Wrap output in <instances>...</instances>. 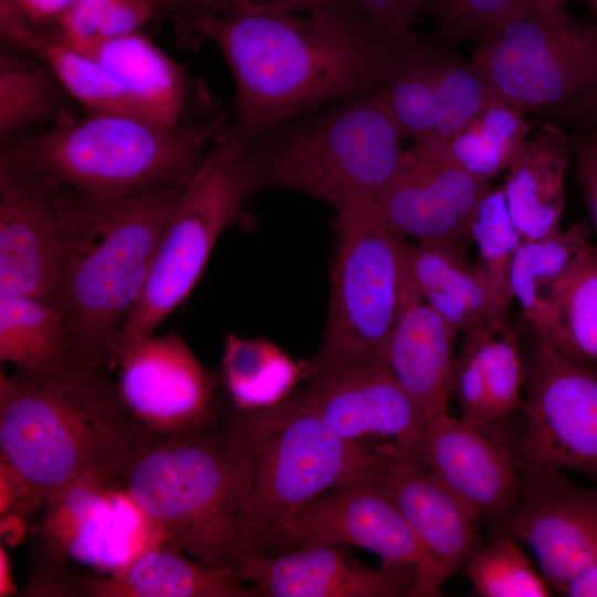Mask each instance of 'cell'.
Here are the masks:
<instances>
[{
	"mask_svg": "<svg viewBox=\"0 0 597 597\" xmlns=\"http://www.w3.org/2000/svg\"><path fill=\"white\" fill-rule=\"evenodd\" d=\"M171 18L222 53L235 90L231 128L247 149L293 116L377 92L396 45L355 10Z\"/></svg>",
	"mask_w": 597,
	"mask_h": 597,
	"instance_id": "6da1fadb",
	"label": "cell"
},
{
	"mask_svg": "<svg viewBox=\"0 0 597 597\" xmlns=\"http://www.w3.org/2000/svg\"><path fill=\"white\" fill-rule=\"evenodd\" d=\"M188 181L128 196L57 187L63 261L54 303L82 368L108 367Z\"/></svg>",
	"mask_w": 597,
	"mask_h": 597,
	"instance_id": "7a4b0ae2",
	"label": "cell"
},
{
	"mask_svg": "<svg viewBox=\"0 0 597 597\" xmlns=\"http://www.w3.org/2000/svg\"><path fill=\"white\" fill-rule=\"evenodd\" d=\"M146 432L102 371L0 373V450L35 505L91 471L121 474Z\"/></svg>",
	"mask_w": 597,
	"mask_h": 597,
	"instance_id": "3957f363",
	"label": "cell"
},
{
	"mask_svg": "<svg viewBox=\"0 0 597 597\" xmlns=\"http://www.w3.org/2000/svg\"><path fill=\"white\" fill-rule=\"evenodd\" d=\"M229 109L196 123L111 112L64 111L40 133L20 134L1 154L56 187L128 196L187 182L229 128Z\"/></svg>",
	"mask_w": 597,
	"mask_h": 597,
	"instance_id": "277c9868",
	"label": "cell"
},
{
	"mask_svg": "<svg viewBox=\"0 0 597 597\" xmlns=\"http://www.w3.org/2000/svg\"><path fill=\"white\" fill-rule=\"evenodd\" d=\"M119 483L165 545L234 572L245 472L228 419L186 436L146 434Z\"/></svg>",
	"mask_w": 597,
	"mask_h": 597,
	"instance_id": "5b68a950",
	"label": "cell"
},
{
	"mask_svg": "<svg viewBox=\"0 0 597 597\" xmlns=\"http://www.w3.org/2000/svg\"><path fill=\"white\" fill-rule=\"evenodd\" d=\"M404 138L376 92L313 108L247 149L250 191L295 190L336 212L375 201L401 158Z\"/></svg>",
	"mask_w": 597,
	"mask_h": 597,
	"instance_id": "8992f818",
	"label": "cell"
},
{
	"mask_svg": "<svg viewBox=\"0 0 597 597\" xmlns=\"http://www.w3.org/2000/svg\"><path fill=\"white\" fill-rule=\"evenodd\" d=\"M245 472L238 562L269 530L322 493L379 471L391 458L338 438L297 397L228 418ZM238 564V563H237Z\"/></svg>",
	"mask_w": 597,
	"mask_h": 597,
	"instance_id": "52a82bcc",
	"label": "cell"
},
{
	"mask_svg": "<svg viewBox=\"0 0 597 597\" xmlns=\"http://www.w3.org/2000/svg\"><path fill=\"white\" fill-rule=\"evenodd\" d=\"M337 238L326 326L308 380L346 367H387V346L411 277L405 239L375 201L336 212Z\"/></svg>",
	"mask_w": 597,
	"mask_h": 597,
	"instance_id": "ba28073f",
	"label": "cell"
},
{
	"mask_svg": "<svg viewBox=\"0 0 597 597\" xmlns=\"http://www.w3.org/2000/svg\"><path fill=\"white\" fill-rule=\"evenodd\" d=\"M251 193L247 148L229 128L212 144L192 174L165 228L145 289L125 321L108 368L189 295L222 231Z\"/></svg>",
	"mask_w": 597,
	"mask_h": 597,
	"instance_id": "9c48e42d",
	"label": "cell"
},
{
	"mask_svg": "<svg viewBox=\"0 0 597 597\" xmlns=\"http://www.w3.org/2000/svg\"><path fill=\"white\" fill-rule=\"evenodd\" d=\"M471 57L494 95L522 111H567L597 87V24L521 2L476 41Z\"/></svg>",
	"mask_w": 597,
	"mask_h": 597,
	"instance_id": "30bf717a",
	"label": "cell"
},
{
	"mask_svg": "<svg viewBox=\"0 0 597 597\" xmlns=\"http://www.w3.org/2000/svg\"><path fill=\"white\" fill-rule=\"evenodd\" d=\"M521 473L573 470L597 479V370L541 338L525 358Z\"/></svg>",
	"mask_w": 597,
	"mask_h": 597,
	"instance_id": "8fae6325",
	"label": "cell"
},
{
	"mask_svg": "<svg viewBox=\"0 0 597 597\" xmlns=\"http://www.w3.org/2000/svg\"><path fill=\"white\" fill-rule=\"evenodd\" d=\"M376 93L413 142L448 140L498 98L471 59L416 31L396 43Z\"/></svg>",
	"mask_w": 597,
	"mask_h": 597,
	"instance_id": "7c38bea8",
	"label": "cell"
},
{
	"mask_svg": "<svg viewBox=\"0 0 597 597\" xmlns=\"http://www.w3.org/2000/svg\"><path fill=\"white\" fill-rule=\"evenodd\" d=\"M116 369L119 399L147 436H186L220 421L218 381L179 335L138 341Z\"/></svg>",
	"mask_w": 597,
	"mask_h": 597,
	"instance_id": "4fadbf2b",
	"label": "cell"
},
{
	"mask_svg": "<svg viewBox=\"0 0 597 597\" xmlns=\"http://www.w3.org/2000/svg\"><path fill=\"white\" fill-rule=\"evenodd\" d=\"M308 544L355 545L391 568L413 569L425 556L399 510L370 476L335 486L291 511L269 530L258 553L276 555Z\"/></svg>",
	"mask_w": 597,
	"mask_h": 597,
	"instance_id": "5bb4252c",
	"label": "cell"
},
{
	"mask_svg": "<svg viewBox=\"0 0 597 597\" xmlns=\"http://www.w3.org/2000/svg\"><path fill=\"white\" fill-rule=\"evenodd\" d=\"M297 398L338 438L388 458L417 459L426 420L389 368L322 373Z\"/></svg>",
	"mask_w": 597,
	"mask_h": 597,
	"instance_id": "9a60e30c",
	"label": "cell"
},
{
	"mask_svg": "<svg viewBox=\"0 0 597 597\" xmlns=\"http://www.w3.org/2000/svg\"><path fill=\"white\" fill-rule=\"evenodd\" d=\"M490 189L455 163L443 142H413L379 189L375 207L402 239L469 243L473 213Z\"/></svg>",
	"mask_w": 597,
	"mask_h": 597,
	"instance_id": "2e32d148",
	"label": "cell"
},
{
	"mask_svg": "<svg viewBox=\"0 0 597 597\" xmlns=\"http://www.w3.org/2000/svg\"><path fill=\"white\" fill-rule=\"evenodd\" d=\"M370 480L396 505L423 549L409 596H440L442 585L479 548L480 516L416 460L391 458Z\"/></svg>",
	"mask_w": 597,
	"mask_h": 597,
	"instance_id": "e0dca14e",
	"label": "cell"
},
{
	"mask_svg": "<svg viewBox=\"0 0 597 597\" xmlns=\"http://www.w3.org/2000/svg\"><path fill=\"white\" fill-rule=\"evenodd\" d=\"M533 552L543 577L562 593L597 555V489H584L559 471L520 474L514 511L500 521Z\"/></svg>",
	"mask_w": 597,
	"mask_h": 597,
	"instance_id": "ac0fdd59",
	"label": "cell"
},
{
	"mask_svg": "<svg viewBox=\"0 0 597 597\" xmlns=\"http://www.w3.org/2000/svg\"><path fill=\"white\" fill-rule=\"evenodd\" d=\"M62 261L57 187L0 155V295L54 303Z\"/></svg>",
	"mask_w": 597,
	"mask_h": 597,
	"instance_id": "d6986e66",
	"label": "cell"
},
{
	"mask_svg": "<svg viewBox=\"0 0 597 597\" xmlns=\"http://www.w3.org/2000/svg\"><path fill=\"white\" fill-rule=\"evenodd\" d=\"M339 544H308L276 555L252 553L234 567L261 597L409 596L410 568H370Z\"/></svg>",
	"mask_w": 597,
	"mask_h": 597,
	"instance_id": "ffe728a7",
	"label": "cell"
},
{
	"mask_svg": "<svg viewBox=\"0 0 597 597\" xmlns=\"http://www.w3.org/2000/svg\"><path fill=\"white\" fill-rule=\"evenodd\" d=\"M416 461L427 467L481 517L502 521L516 507L515 459L462 418L443 411L426 421Z\"/></svg>",
	"mask_w": 597,
	"mask_h": 597,
	"instance_id": "44dd1931",
	"label": "cell"
},
{
	"mask_svg": "<svg viewBox=\"0 0 597 597\" xmlns=\"http://www.w3.org/2000/svg\"><path fill=\"white\" fill-rule=\"evenodd\" d=\"M410 277L420 296L458 333L509 321L513 298L468 259V242L405 239Z\"/></svg>",
	"mask_w": 597,
	"mask_h": 597,
	"instance_id": "7402d4cb",
	"label": "cell"
},
{
	"mask_svg": "<svg viewBox=\"0 0 597 597\" xmlns=\"http://www.w3.org/2000/svg\"><path fill=\"white\" fill-rule=\"evenodd\" d=\"M458 332L417 291L412 280L390 333L387 366L425 420L447 411L453 385Z\"/></svg>",
	"mask_w": 597,
	"mask_h": 597,
	"instance_id": "603a6c76",
	"label": "cell"
},
{
	"mask_svg": "<svg viewBox=\"0 0 597 597\" xmlns=\"http://www.w3.org/2000/svg\"><path fill=\"white\" fill-rule=\"evenodd\" d=\"M232 568L192 561L160 544L140 553L109 577L72 578L73 596L85 597H261Z\"/></svg>",
	"mask_w": 597,
	"mask_h": 597,
	"instance_id": "cb8c5ba5",
	"label": "cell"
},
{
	"mask_svg": "<svg viewBox=\"0 0 597 597\" xmlns=\"http://www.w3.org/2000/svg\"><path fill=\"white\" fill-rule=\"evenodd\" d=\"M567 166L565 134L545 124L524 142L506 169L502 189L511 219L524 241L561 230Z\"/></svg>",
	"mask_w": 597,
	"mask_h": 597,
	"instance_id": "d4e9b609",
	"label": "cell"
},
{
	"mask_svg": "<svg viewBox=\"0 0 597 597\" xmlns=\"http://www.w3.org/2000/svg\"><path fill=\"white\" fill-rule=\"evenodd\" d=\"M66 43L98 63L155 118L181 122L189 93L186 76L142 30Z\"/></svg>",
	"mask_w": 597,
	"mask_h": 597,
	"instance_id": "484cf974",
	"label": "cell"
},
{
	"mask_svg": "<svg viewBox=\"0 0 597 597\" xmlns=\"http://www.w3.org/2000/svg\"><path fill=\"white\" fill-rule=\"evenodd\" d=\"M0 34L4 45L29 52L44 63L87 112L127 113L155 118L98 63L69 45L52 29L0 15Z\"/></svg>",
	"mask_w": 597,
	"mask_h": 597,
	"instance_id": "4316f807",
	"label": "cell"
},
{
	"mask_svg": "<svg viewBox=\"0 0 597 597\" xmlns=\"http://www.w3.org/2000/svg\"><path fill=\"white\" fill-rule=\"evenodd\" d=\"M0 362L45 376L91 371L75 358L59 306L29 295H0Z\"/></svg>",
	"mask_w": 597,
	"mask_h": 597,
	"instance_id": "83f0119b",
	"label": "cell"
},
{
	"mask_svg": "<svg viewBox=\"0 0 597 597\" xmlns=\"http://www.w3.org/2000/svg\"><path fill=\"white\" fill-rule=\"evenodd\" d=\"M528 325L552 347L597 365V247L584 244Z\"/></svg>",
	"mask_w": 597,
	"mask_h": 597,
	"instance_id": "f1b7e54d",
	"label": "cell"
},
{
	"mask_svg": "<svg viewBox=\"0 0 597 597\" xmlns=\"http://www.w3.org/2000/svg\"><path fill=\"white\" fill-rule=\"evenodd\" d=\"M307 362H295L279 346L229 335L222 356V381L234 410L254 411L286 401L300 380L307 379Z\"/></svg>",
	"mask_w": 597,
	"mask_h": 597,
	"instance_id": "f546056e",
	"label": "cell"
},
{
	"mask_svg": "<svg viewBox=\"0 0 597 597\" xmlns=\"http://www.w3.org/2000/svg\"><path fill=\"white\" fill-rule=\"evenodd\" d=\"M63 85L34 55L4 45L0 54L1 145L31 126L55 122L65 111Z\"/></svg>",
	"mask_w": 597,
	"mask_h": 597,
	"instance_id": "4dcf8cb0",
	"label": "cell"
},
{
	"mask_svg": "<svg viewBox=\"0 0 597 597\" xmlns=\"http://www.w3.org/2000/svg\"><path fill=\"white\" fill-rule=\"evenodd\" d=\"M524 114L496 98L443 144L467 172L489 182L509 168L527 139L530 125Z\"/></svg>",
	"mask_w": 597,
	"mask_h": 597,
	"instance_id": "1f68e13d",
	"label": "cell"
},
{
	"mask_svg": "<svg viewBox=\"0 0 597 597\" xmlns=\"http://www.w3.org/2000/svg\"><path fill=\"white\" fill-rule=\"evenodd\" d=\"M589 234L587 222L579 221L548 237L522 241L510 264L509 289L527 324Z\"/></svg>",
	"mask_w": 597,
	"mask_h": 597,
	"instance_id": "d6a6232c",
	"label": "cell"
},
{
	"mask_svg": "<svg viewBox=\"0 0 597 597\" xmlns=\"http://www.w3.org/2000/svg\"><path fill=\"white\" fill-rule=\"evenodd\" d=\"M473 591L482 597H546L552 588L517 546L515 538L496 533L464 564Z\"/></svg>",
	"mask_w": 597,
	"mask_h": 597,
	"instance_id": "836d02e7",
	"label": "cell"
},
{
	"mask_svg": "<svg viewBox=\"0 0 597 597\" xmlns=\"http://www.w3.org/2000/svg\"><path fill=\"white\" fill-rule=\"evenodd\" d=\"M166 13L163 0H74L52 30L73 43L138 31Z\"/></svg>",
	"mask_w": 597,
	"mask_h": 597,
	"instance_id": "e575fe53",
	"label": "cell"
},
{
	"mask_svg": "<svg viewBox=\"0 0 597 597\" xmlns=\"http://www.w3.org/2000/svg\"><path fill=\"white\" fill-rule=\"evenodd\" d=\"M469 238L476 248L478 265L510 292L509 269L523 239L511 219L502 187L491 188L479 202L469 227Z\"/></svg>",
	"mask_w": 597,
	"mask_h": 597,
	"instance_id": "d590c367",
	"label": "cell"
},
{
	"mask_svg": "<svg viewBox=\"0 0 597 597\" xmlns=\"http://www.w3.org/2000/svg\"><path fill=\"white\" fill-rule=\"evenodd\" d=\"M483 362L494 422L514 415L524 405L525 360L519 333L509 321L485 328Z\"/></svg>",
	"mask_w": 597,
	"mask_h": 597,
	"instance_id": "8d00e7d4",
	"label": "cell"
},
{
	"mask_svg": "<svg viewBox=\"0 0 597 597\" xmlns=\"http://www.w3.org/2000/svg\"><path fill=\"white\" fill-rule=\"evenodd\" d=\"M484 336L485 328L464 333L454 362L452 389L457 392L460 418L485 430L493 418L483 362Z\"/></svg>",
	"mask_w": 597,
	"mask_h": 597,
	"instance_id": "74e56055",
	"label": "cell"
},
{
	"mask_svg": "<svg viewBox=\"0 0 597 597\" xmlns=\"http://www.w3.org/2000/svg\"><path fill=\"white\" fill-rule=\"evenodd\" d=\"M523 0H430L427 12L436 20V35L447 43L480 39Z\"/></svg>",
	"mask_w": 597,
	"mask_h": 597,
	"instance_id": "f35d334b",
	"label": "cell"
},
{
	"mask_svg": "<svg viewBox=\"0 0 597 597\" xmlns=\"http://www.w3.org/2000/svg\"><path fill=\"white\" fill-rule=\"evenodd\" d=\"M168 13L181 18L221 17L247 10L300 13L355 10L349 0H163Z\"/></svg>",
	"mask_w": 597,
	"mask_h": 597,
	"instance_id": "ab89813d",
	"label": "cell"
},
{
	"mask_svg": "<svg viewBox=\"0 0 597 597\" xmlns=\"http://www.w3.org/2000/svg\"><path fill=\"white\" fill-rule=\"evenodd\" d=\"M430 0H349L363 21L386 40L397 43L412 33L411 24L427 12Z\"/></svg>",
	"mask_w": 597,
	"mask_h": 597,
	"instance_id": "60d3db41",
	"label": "cell"
},
{
	"mask_svg": "<svg viewBox=\"0 0 597 597\" xmlns=\"http://www.w3.org/2000/svg\"><path fill=\"white\" fill-rule=\"evenodd\" d=\"M74 0H0V14L53 29Z\"/></svg>",
	"mask_w": 597,
	"mask_h": 597,
	"instance_id": "b9f144b4",
	"label": "cell"
},
{
	"mask_svg": "<svg viewBox=\"0 0 597 597\" xmlns=\"http://www.w3.org/2000/svg\"><path fill=\"white\" fill-rule=\"evenodd\" d=\"M562 594L572 597H597V555L564 587Z\"/></svg>",
	"mask_w": 597,
	"mask_h": 597,
	"instance_id": "7bdbcfd3",
	"label": "cell"
},
{
	"mask_svg": "<svg viewBox=\"0 0 597 597\" xmlns=\"http://www.w3.org/2000/svg\"><path fill=\"white\" fill-rule=\"evenodd\" d=\"M577 176L584 202L589 212L597 234V177L583 166L577 165Z\"/></svg>",
	"mask_w": 597,
	"mask_h": 597,
	"instance_id": "ee69618b",
	"label": "cell"
},
{
	"mask_svg": "<svg viewBox=\"0 0 597 597\" xmlns=\"http://www.w3.org/2000/svg\"><path fill=\"white\" fill-rule=\"evenodd\" d=\"M567 112L587 123L593 130L591 134L597 137V87L573 104Z\"/></svg>",
	"mask_w": 597,
	"mask_h": 597,
	"instance_id": "f6af8a7d",
	"label": "cell"
},
{
	"mask_svg": "<svg viewBox=\"0 0 597 597\" xmlns=\"http://www.w3.org/2000/svg\"><path fill=\"white\" fill-rule=\"evenodd\" d=\"M577 165L585 167L597 177V137L586 136L578 147Z\"/></svg>",
	"mask_w": 597,
	"mask_h": 597,
	"instance_id": "bcb514c9",
	"label": "cell"
},
{
	"mask_svg": "<svg viewBox=\"0 0 597 597\" xmlns=\"http://www.w3.org/2000/svg\"><path fill=\"white\" fill-rule=\"evenodd\" d=\"M568 0H523L534 10L551 15H559L566 13V4Z\"/></svg>",
	"mask_w": 597,
	"mask_h": 597,
	"instance_id": "7dc6e473",
	"label": "cell"
},
{
	"mask_svg": "<svg viewBox=\"0 0 597 597\" xmlns=\"http://www.w3.org/2000/svg\"><path fill=\"white\" fill-rule=\"evenodd\" d=\"M0 569H1V588L0 596H8L14 593V588L11 582V569L8 561L7 553L3 547L0 549Z\"/></svg>",
	"mask_w": 597,
	"mask_h": 597,
	"instance_id": "c3c4849f",
	"label": "cell"
},
{
	"mask_svg": "<svg viewBox=\"0 0 597 597\" xmlns=\"http://www.w3.org/2000/svg\"><path fill=\"white\" fill-rule=\"evenodd\" d=\"M589 1H590V7L593 9L594 15H595V18L597 20V0H589Z\"/></svg>",
	"mask_w": 597,
	"mask_h": 597,
	"instance_id": "681fc988",
	"label": "cell"
}]
</instances>
